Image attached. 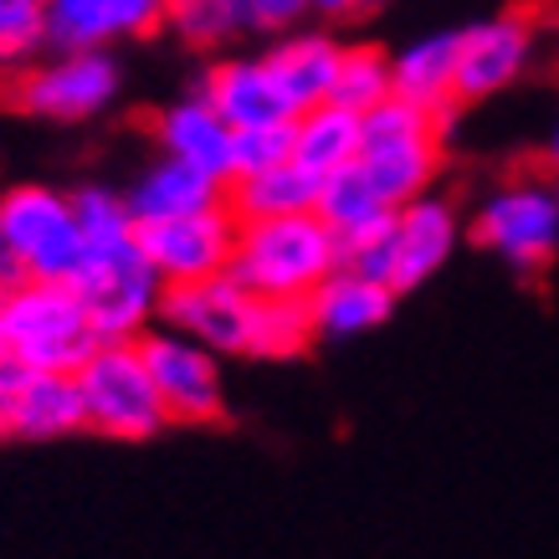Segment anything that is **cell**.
Segmentation results:
<instances>
[{
    "instance_id": "obj_1",
    "label": "cell",
    "mask_w": 559,
    "mask_h": 559,
    "mask_svg": "<svg viewBox=\"0 0 559 559\" xmlns=\"http://www.w3.org/2000/svg\"><path fill=\"white\" fill-rule=\"evenodd\" d=\"M329 272H340V241L313 211L277 221H237V252L226 277L262 304H308Z\"/></svg>"
},
{
    "instance_id": "obj_2",
    "label": "cell",
    "mask_w": 559,
    "mask_h": 559,
    "mask_svg": "<svg viewBox=\"0 0 559 559\" xmlns=\"http://www.w3.org/2000/svg\"><path fill=\"white\" fill-rule=\"evenodd\" d=\"M5 359L36 374H78L98 349L72 283H11L0 293Z\"/></svg>"
},
{
    "instance_id": "obj_3",
    "label": "cell",
    "mask_w": 559,
    "mask_h": 559,
    "mask_svg": "<svg viewBox=\"0 0 559 559\" xmlns=\"http://www.w3.org/2000/svg\"><path fill=\"white\" fill-rule=\"evenodd\" d=\"M441 134L447 119L426 114L416 103L385 98L380 108L359 114V159L355 170L370 180V190L385 205L421 201L441 170Z\"/></svg>"
},
{
    "instance_id": "obj_4",
    "label": "cell",
    "mask_w": 559,
    "mask_h": 559,
    "mask_svg": "<svg viewBox=\"0 0 559 559\" xmlns=\"http://www.w3.org/2000/svg\"><path fill=\"white\" fill-rule=\"evenodd\" d=\"M123 72L114 51H41L21 72L0 78V103L41 123H93L114 108Z\"/></svg>"
},
{
    "instance_id": "obj_5",
    "label": "cell",
    "mask_w": 559,
    "mask_h": 559,
    "mask_svg": "<svg viewBox=\"0 0 559 559\" xmlns=\"http://www.w3.org/2000/svg\"><path fill=\"white\" fill-rule=\"evenodd\" d=\"M0 247L16 262L21 283H72L87 257L83 226H78V211H72V190H0Z\"/></svg>"
},
{
    "instance_id": "obj_6",
    "label": "cell",
    "mask_w": 559,
    "mask_h": 559,
    "mask_svg": "<svg viewBox=\"0 0 559 559\" xmlns=\"http://www.w3.org/2000/svg\"><path fill=\"white\" fill-rule=\"evenodd\" d=\"M72 380H78V401H83V431L93 437L150 441L170 426L139 344H98Z\"/></svg>"
},
{
    "instance_id": "obj_7",
    "label": "cell",
    "mask_w": 559,
    "mask_h": 559,
    "mask_svg": "<svg viewBox=\"0 0 559 559\" xmlns=\"http://www.w3.org/2000/svg\"><path fill=\"white\" fill-rule=\"evenodd\" d=\"M457 241H462L457 205L441 201V195H421V201H411L395 211L385 237H374L370 247H359V252L344 257V267L385 283V288L401 298V293L421 288L426 277H437V272L447 267V257L457 252Z\"/></svg>"
},
{
    "instance_id": "obj_8",
    "label": "cell",
    "mask_w": 559,
    "mask_h": 559,
    "mask_svg": "<svg viewBox=\"0 0 559 559\" xmlns=\"http://www.w3.org/2000/svg\"><path fill=\"white\" fill-rule=\"evenodd\" d=\"M72 293H78L98 344H139L159 323L165 283L139 257V237H134L123 247H108V252H87L83 272L72 277Z\"/></svg>"
},
{
    "instance_id": "obj_9",
    "label": "cell",
    "mask_w": 559,
    "mask_h": 559,
    "mask_svg": "<svg viewBox=\"0 0 559 559\" xmlns=\"http://www.w3.org/2000/svg\"><path fill=\"white\" fill-rule=\"evenodd\" d=\"M467 237L513 272H544L559 252V195L539 180H513L483 201Z\"/></svg>"
},
{
    "instance_id": "obj_10",
    "label": "cell",
    "mask_w": 559,
    "mask_h": 559,
    "mask_svg": "<svg viewBox=\"0 0 559 559\" xmlns=\"http://www.w3.org/2000/svg\"><path fill=\"white\" fill-rule=\"evenodd\" d=\"M139 355H144V370H150L154 395H159L170 426L226 421V374H221V359L211 349L154 323L150 334L139 340Z\"/></svg>"
},
{
    "instance_id": "obj_11",
    "label": "cell",
    "mask_w": 559,
    "mask_h": 559,
    "mask_svg": "<svg viewBox=\"0 0 559 559\" xmlns=\"http://www.w3.org/2000/svg\"><path fill=\"white\" fill-rule=\"evenodd\" d=\"M139 257L165 288H190L205 277H221L231 267L237 252V216L226 205L195 211L180 221H159V226H139Z\"/></svg>"
},
{
    "instance_id": "obj_12",
    "label": "cell",
    "mask_w": 559,
    "mask_h": 559,
    "mask_svg": "<svg viewBox=\"0 0 559 559\" xmlns=\"http://www.w3.org/2000/svg\"><path fill=\"white\" fill-rule=\"evenodd\" d=\"M539 21L534 11H498L457 32V103L492 98L524 78Z\"/></svg>"
},
{
    "instance_id": "obj_13",
    "label": "cell",
    "mask_w": 559,
    "mask_h": 559,
    "mask_svg": "<svg viewBox=\"0 0 559 559\" xmlns=\"http://www.w3.org/2000/svg\"><path fill=\"white\" fill-rule=\"evenodd\" d=\"M252 313H257V298L247 288H237L226 272L205 277V283H190V288H165V298H159V329L186 334V340H195L216 359L247 355Z\"/></svg>"
},
{
    "instance_id": "obj_14",
    "label": "cell",
    "mask_w": 559,
    "mask_h": 559,
    "mask_svg": "<svg viewBox=\"0 0 559 559\" xmlns=\"http://www.w3.org/2000/svg\"><path fill=\"white\" fill-rule=\"evenodd\" d=\"M170 0H41L47 51H108L165 32Z\"/></svg>"
},
{
    "instance_id": "obj_15",
    "label": "cell",
    "mask_w": 559,
    "mask_h": 559,
    "mask_svg": "<svg viewBox=\"0 0 559 559\" xmlns=\"http://www.w3.org/2000/svg\"><path fill=\"white\" fill-rule=\"evenodd\" d=\"M150 134H154V144H159L165 159H180L190 170L211 175L216 186H231V150H237V134H231V123L201 98V87L186 93V98L165 103V108L150 119Z\"/></svg>"
},
{
    "instance_id": "obj_16",
    "label": "cell",
    "mask_w": 559,
    "mask_h": 559,
    "mask_svg": "<svg viewBox=\"0 0 559 559\" xmlns=\"http://www.w3.org/2000/svg\"><path fill=\"white\" fill-rule=\"evenodd\" d=\"M83 431V401L72 374H36L11 365L0 441H62Z\"/></svg>"
},
{
    "instance_id": "obj_17",
    "label": "cell",
    "mask_w": 559,
    "mask_h": 559,
    "mask_svg": "<svg viewBox=\"0 0 559 559\" xmlns=\"http://www.w3.org/2000/svg\"><path fill=\"white\" fill-rule=\"evenodd\" d=\"M201 98L231 123V134H241V129H272V123L298 119L262 57H221V62H211L201 78Z\"/></svg>"
},
{
    "instance_id": "obj_18",
    "label": "cell",
    "mask_w": 559,
    "mask_h": 559,
    "mask_svg": "<svg viewBox=\"0 0 559 559\" xmlns=\"http://www.w3.org/2000/svg\"><path fill=\"white\" fill-rule=\"evenodd\" d=\"M123 205H129L134 226H159V221H180L195 216V211H211V205H226V186L159 154L150 170H139L134 186L123 190Z\"/></svg>"
},
{
    "instance_id": "obj_19",
    "label": "cell",
    "mask_w": 559,
    "mask_h": 559,
    "mask_svg": "<svg viewBox=\"0 0 559 559\" xmlns=\"http://www.w3.org/2000/svg\"><path fill=\"white\" fill-rule=\"evenodd\" d=\"M340 57H344V41H334L329 32H288L262 51V62L272 68L283 98L293 103V114H308V108L334 98Z\"/></svg>"
},
{
    "instance_id": "obj_20",
    "label": "cell",
    "mask_w": 559,
    "mask_h": 559,
    "mask_svg": "<svg viewBox=\"0 0 559 559\" xmlns=\"http://www.w3.org/2000/svg\"><path fill=\"white\" fill-rule=\"evenodd\" d=\"M390 308H395V293L385 283L340 262V272H329L319 293L308 298V319H313L319 340H359L390 319Z\"/></svg>"
},
{
    "instance_id": "obj_21",
    "label": "cell",
    "mask_w": 559,
    "mask_h": 559,
    "mask_svg": "<svg viewBox=\"0 0 559 559\" xmlns=\"http://www.w3.org/2000/svg\"><path fill=\"white\" fill-rule=\"evenodd\" d=\"M390 98L447 119L457 108V32L421 36L411 47L390 51Z\"/></svg>"
},
{
    "instance_id": "obj_22",
    "label": "cell",
    "mask_w": 559,
    "mask_h": 559,
    "mask_svg": "<svg viewBox=\"0 0 559 559\" xmlns=\"http://www.w3.org/2000/svg\"><path fill=\"white\" fill-rule=\"evenodd\" d=\"M313 216L329 226V237L340 241V262H344L349 252L370 247L374 237H385L390 221H395V205L380 201L370 190V180L349 165V170L319 180V205H313Z\"/></svg>"
},
{
    "instance_id": "obj_23",
    "label": "cell",
    "mask_w": 559,
    "mask_h": 559,
    "mask_svg": "<svg viewBox=\"0 0 559 559\" xmlns=\"http://www.w3.org/2000/svg\"><path fill=\"white\" fill-rule=\"evenodd\" d=\"M359 159V114L340 103H319L293 119V165L308 170L313 180L349 170Z\"/></svg>"
},
{
    "instance_id": "obj_24",
    "label": "cell",
    "mask_w": 559,
    "mask_h": 559,
    "mask_svg": "<svg viewBox=\"0 0 559 559\" xmlns=\"http://www.w3.org/2000/svg\"><path fill=\"white\" fill-rule=\"evenodd\" d=\"M319 205V180L298 165H277V170L247 175L226 186V211L237 221H277V216H308Z\"/></svg>"
},
{
    "instance_id": "obj_25",
    "label": "cell",
    "mask_w": 559,
    "mask_h": 559,
    "mask_svg": "<svg viewBox=\"0 0 559 559\" xmlns=\"http://www.w3.org/2000/svg\"><path fill=\"white\" fill-rule=\"evenodd\" d=\"M165 32H175L195 51H216L231 47L237 36H247V21H241L237 0H170Z\"/></svg>"
},
{
    "instance_id": "obj_26",
    "label": "cell",
    "mask_w": 559,
    "mask_h": 559,
    "mask_svg": "<svg viewBox=\"0 0 559 559\" xmlns=\"http://www.w3.org/2000/svg\"><path fill=\"white\" fill-rule=\"evenodd\" d=\"M313 340H319V334H313L308 304H262V298H257L247 359H298Z\"/></svg>"
},
{
    "instance_id": "obj_27",
    "label": "cell",
    "mask_w": 559,
    "mask_h": 559,
    "mask_svg": "<svg viewBox=\"0 0 559 559\" xmlns=\"http://www.w3.org/2000/svg\"><path fill=\"white\" fill-rule=\"evenodd\" d=\"M390 98V51L370 47V41H355L344 47L340 57V78H334V98L349 114H370Z\"/></svg>"
},
{
    "instance_id": "obj_28",
    "label": "cell",
    "mask_w": 559,
    "mask_h": 559,
    "mask_svg": "<svg viewBox=\"0 0 559 559\" xmlns=\"http://www.w3.org/2000/svg\"><path fill=\"white\" fill-rule=\"evenodd\" d=\"M72 211H78V226H83V247L87 252H108V247H123L134 241V216L123 205V190L108 186H83L72 190Z\"/></svg>"
},
{
    "instance_id": "obj_29",
    "label": "cell",
    "mask_w": 559,
    "mask_h": 559,
    "mask_svg": "<svg viewBox=\"0 0 559 559\" xmlns=\"http://www.w3.org/2000/svg\"><path fill=\"white\" fill-rule=\"evenodd\" d=\"M41 51H47L41 0H0V78L21 72Z\"/></svg>"
},
{
    "instance_id": "obj_30",
    "label": "cell",
    "mask_w": 559,
    "mask_h": 559,
    "mask_svg": "<svg viewBox=\"0 0 559 559\" xmlns=\"http://www.w3.org/2000/svg\"><path fill=\"white\" fill-rule=\"evenodd\" d=\"M293 159V123H272V129H241L237 150H231V180H247V175L277 170Z\"/></svg>"
},
{
    "instance_id": "obj_31",
    "label": "cell",
    "mask_w": 559,
    "mask_h": 559,
    "mask_svg": "<svg viewBox=\"0 0 559 559\" xmlns=\"http://www.w3.org/2000/svg\"><path fill=\"white\" fill-rule=\"evenodd\" d=\"M241 21L247 32H262V36H288L298 32V21L308 16V0H237Z\"/></svg>"
},
{
    "instance_id": "obj_32",
    "label": "cell",
    "mask_w": 559,
    "mask_h": 559,
    "mask_svg": "<svg viewBox=\"0 0 559 559\" xmlns=\"http://www.w3.org/2000/svg\"><path fill=\"white\" fill-rule=\"evenodd\" d=\"M11 283H21V272H16V262L5 257V247H0V293L11 288Z\"/></svg>"
},
{
    "instance_id": "obj_33",
    "label": "cell",
    "mask_w": 559,
    "mask_h": 559,
    "mask_svg": "<svg viewBox=\"0 0 559 559\" xmlns=\"http://www.w3.org/2000/svg\"><path fill=\"white\" fill-rule=\"evenodd\" d=\"M544 159H549V170H559V119L549 129V139H544Z\"/></svg>"
},
{
    "instance_id": "obj_34",
    "label": "cell",
    "mask_w": 559,
    "mask_h": 559,
    "mask_svg": "<svg viewBox=\"0 0 559 559\" xmlns=\"http://www.w3.org/2000/svg\"><path fill=\"white\" fill-rule=\"evenodd\" d=\"M5 385H11V365H0V411H5Z\"/></svg>"
},
{
    "instance_id": "obj_35",
    "label": "cell",
    "mask_w": 559,
    "mask_h": 559,
    "mask_svg": "<svg viewBox=\"0 0 559 559\" xmlns=\"http://www.w3.org/2000/svg\"><path fill=\"white\" fill-rule=\"evenodd\" d=\"M0 365H11V359H5V323H0Z\"/></svg>"
},
{
    "instance_id": "obj_36",
    "label": "cell",
    "mask_w": 559,
    "mask_h": 559,
    "mask_svg": "<svg viewBox=\"0 0 559 559\" xmlns=\"http://www.w3.org/2000/svg\"><path fill=\"white\" fill-rule=\"evenodd\" d=\"M370 5H380V0H359V11H370Z\"/></svg>"
}]
</instances>
